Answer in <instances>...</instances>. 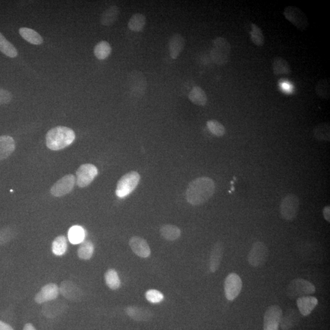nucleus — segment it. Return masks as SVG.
<instances>
[{
    "label": "nucleus",
    "instance_id": "c85d7f7f",
    "mask_svg": "<svg viewBox=\"0 0 330 330\" xmlns=\"http://www.w3.org/2000/svg\"><path fill=\"white\" fill-rule=\"evenodd\" d=\"M146 24V17L141 13L132 15L128 23L129 29L134 32H140L144 29Z\"/></svg>",
    "mask_w": 330,
    "mask_h": 330
},
{
    "label": "nucleus",
    "instance_id": "2f4dec72",
    "mask_svg": "<svg viewBox=\"0 0 330 330\" xmlns=\"http://www.w3.org/2000/svg\"><path fill=\"white\" fill-rule=\"evenodd\" d=\"M0 52L9 58H14L18 55L17 49L0 33Z\"/></svg>",
    "mask_w": 330,
    "mask_h": 330
},
{
    "label": "nucleus",
    "instance_id": "2eb2a0df",
    "mask_svg": "<svg viewBox=\"0 0 330 330\" xmlns=\"http://www.w3.org/2000/svg\"><path fill=\"white\" fill-rule=\"evenodd\" d=\"M127 316L135 321L145 322L153 318L154 314L148 308L137 306H129L126 308Z\"/></svg>",
    "mask_w": 330,
    "mask_h": 330
},
{
    "label": "nucleus",
    "instance_id": "4468645a",
    "mask_svg": "<svg viewBox=\"0 0 330 330\" xmlns=\"http://www.w3.org/2000/svg\"><path fill=\"white\" fill-rule=\"evenodd\" d=\"M60 294V288L54 283H49L42 288L35 295L34 300L37 303L42 304L45 302L55 300Z\"/></svg>",
    "mask_w": 330,
    "mask_h": 330
},
{
    "label": "nucleus",
    "instance_id": "f8f14e48",
    "mask_svg": "<svg viewBox=\"0 0 330 330\" xmlns=\"http://www.w3.org/2000/svg\"><path fill=\"white\" fill-rule=\"evenodd\" d=\"M242 281L238 274L231 273L226 277L224 284L225 296L227 300H234L239 296L242 289Z\"/></svg>",
    "mask_w": 330,
    "mask_h": 330
},
{
    "label": "nucleus",
    "instance_id": "e433bc0d",
    "mask_svg": "<svg viewBox=\"0 0 330 330\" xmlns=\"http://www.w3.org/2000/svg\"><path fill=\"white\" fill-rule=\"evenodd\" d=\"M17 235V229L12 226H8L0 229V245L8 244Z\"/></svg>",
    "mask_w": 330,
    "mask_h": 330
},
{
    "label": "nucleus",
    "instance_id": "39448f33",
    "mask_svg": "<svg viewBox=\"0 0 330 330\" xmlns=\"http://www.w3.org/2000/svg\"><path fill=\"white\" fill-rule=\"evenodd\" d=\"M140 179L141 177L136 171H130L124 174L117 183L116 192H115L117 197L124 198L131 194L138 186Z\"/></svg>",
    "mask_w": 330,
    "mask_h": 330
},
{
    "label": "nucleus",
    "instance_id": "58836bf2",
    "mask_svg": "<svg viewBox=\"0 0 330 330\" xmlns=\"http://www.w3.org/2000/svg\"><path fill=\"white\" fill-rule=\"evenodd\" d=\"M145 297L148 301L154 304L159 303L164 299L163 294L155 289H151V290L146 292Z\"/></svg>",
    "mask_w": 330,
    "mask_h": 330
},
{
    "label": "nucleus",
    "instance_id": "f257e3e1",
    "mask_svg": "<svg viewBox=\"0 0 330 330\" xmlns=\"http://www.w3.org/2000/svg\"><path fill=\"white\" fill-rule=\"evenodd\" d=\"M216 191L214 180L208 177H201L189 183L186 191V201L197 206L205 203L213 197Z\"/></svg>",
    "mask_w": 330,
    "mask_h": 330
},
{
    "label": "nucleus",
    "instance_id": "6e6552de",
    "mask_svg": "<svg viewBox=\"0 0 330 330\" xmlns=\"http://www.w3.org/2000/svg\"><path fill=\"white\" fill-rule=\"evenodd\" d=\"M283 14L286 19L290 21L298 30L304 31L309 26V21L307 15L296 6H288L285 9Z\"/></svg>",
    "mask_w": 330,
    "mask_h": 330
},
{
    "label": "nucleus",
    "instance_id": "f704fd0d",
    "mask_svg": "<svg viewBox=\"0 0 330 330\" xmlns=\"http://www.w3.org/2000/svg\"><path fill=\"white\" fill-rule=\"evenodd\" d=\"M250 37L252 42L257 46H262L265 43V37L262 30L255 23L251 25Z\"/></svg>",
    "mask_w": 330,
    "mask_h": 330
},
{
    "label": "nucleus",
    "instance_id": "ea45409f",
    "mask_svg": "<svg viewBox=\"0 0 330 330\" xmlns=\"http://www.w3.org/2000/svg\"><path fill=\"white\" fill-rule=\"evenodd\" d=\"M12 99V95L7 90L0 89V105L8 104Z\"/></svg>",
    "mask_w": 330,
    "mask_h": 330
},
{
    "label": "nucleus",
    "instance_id": "b1692460",
    "mask_svg": "<svg viewBox=\"0 0 330 330\" xmlns=\"http://www.w3.org/2000/svg\"><path fill=\"white\" fill-rule=\"evenodd\" d=\"M188 98L193 104L201 107L206 105L207 102L206 93L199 86L193 88L189 93Z\"/></svg>",
    "mask_w": 330,
    "mask_h": 330
},
{
    "label": "nucleus",
    "instance_id": "393cba45",
    "mask_svg": "<svg viewBox=\"0 0 330 330\" xmlns=\"http://www.w3.org/2000/svg\"><path fill=\"white\" fill-rule=\"evenodd\" d=\"M272 66L273 74L275 76L289 75L292 73L290 64L281 57H278L274 58Z\"/></svg>",
    "mask_w": 330,
    "mask_h": 330
},
{
    "label": "nucleus",
    "instance_id": "a878e982",
    "mask_svg": "<svg viewBox=\"0 0 330 330\" xmlns=\"http://www.w3.org/2000/svg\"><path fill=\"white\" fill-rule=\"evenodd\" d=\"M19 33L25 40L33 45H40L43 43V40L42 36L36 31L29 28H21Z\"/></svg>",
    "mask_w": 330,
    "mask_h": 330
},
{
    "label": "nucleus",
    "instance_id": "ddd939ff",
    "mask_svg": "<svg viewBox=\"0 0 330 330\" xmlns=\"http://www.w3.org/2000/svg\"><path fill=\"white\" fill-rule=\"evenodd\" d=\"M129 85L130 91L135 96H142L145 95L147 82L146 79L141 72L135 70L130 73Z\"/></svg>",
    "mask_w": 330,
    "mask_h": 330
},
{
    "label": "nucleus",
    "instance_id": "dca6fc26",
    "mask_svg": "<svg viewBox=\"0 0 330 330\" xmlns=\"http://www.w3.org/2000/svg\"><path fill=\"white\" fill-rule=\"evenodd\" d=\"M60 292L68 300L79 301L83 297V291L76 284L70 281L61 283Z\"/></svg>",
    "mask_w": 330,
    "mask_h": 330
},
{
    "label": "nucleus",
    "instance_id": "1a4fd4ad",
    "mask_svg": "<svg viewBox=\"0 0 330 330\" xmlns=\"http://www.w3.org/2000/svg\"><path fill=\"white\" fill-rule=\"evenodd\" d=\"M98 174L97 167L94 164L86 163L81 165L76 172V183L80 188L91 184Z\"/></svg>",
    "mask_w": 330,
    "mask_h": 330
},
{
    "label": "nucleus",
    "instance_id": "423d86ee",
    "mask_svg": "<svg viewBox=\"0 0 330 330\" xmlns=\"http://www.w3.org/2000/svg\"><path fill=\"white\" fill-rule=\"evenodd\" d=\"M299 208L300 199L295 194H288L282 199L279 206V211L282 219L289 222L296 219Z\"/></svg>",
    "mask_w": 330,
    "mask_h": 330
},
{
    "label": "nucleus",
    "instance_id": "5701e85b",
    "mask_svg": "<svg viewBox=\"0 0 330 330\" xmlns=\"http://www.w3.org/2000/svg\"><path fill=\"white\" fill-rule=\"evenodd\" d=\"M120 9L116 6H112L105 10L101 16V23L104 26H111L116 22L120 15Z\"/></svg>",
    "mask_w": 330,
    "mask_h": 330
},
{
    "label": "nucleus",
    "instance_id": "4be33fe9",
    "mask_svg": "<svg viewBox=\"0 0 330 330\" xmlns=\"http://www.w3.org/2000/svg\"><path fill=\"white\" fill-rule=\"evenodd\" d=\"M160 232L162 238L167 241L173 242L181 236V230L173 225H164L161 227Z\"/></svg>",
    "mask_w": 330,
    "mask_h": 330
},
{
    "label": "nucleus",
    "instance_id": "a19ab883",
    "mask_svg": "<svg viewBox=\"0 0 330 330\" xmlns=\"http://www.w3.org/2000/svg\"><path fill=\"white\" fill-rule=\"evenodd\" d=\"M323 216L324 219L328 222H330V207L329 205H326L323 208Z\"/></svg>",
    "mask_w": 330,
    "mask_h": 330
},
{
    "label": "nucleus",
    "instance_id": "0eeeda50",
    "mask_svg": "<svg viewBox=\"0 0 330 330\" xmlns=\"http://www.w3.org/2000/svg\"><path fill=\"white\" fill-rule=\"evenodd\" d=\"M269 254L266 244L261 242H255L248 255V263L254 267L263 266L267 262Z\"/></svg>",
    "mask_w": 330,
    "mask_h": 330
},
{
    "label": "nucleus",
    "instance_id": "bb28decb",
    "mask_svg": "<svg viewBox=\"0 0 330 330\" xmlns=\"http://www.w3.org/2000/svg\"><path fill=\"white\" fill-rule=\"evenodd\" d=\"M314 138L318 141L329 142L330 126L328 123L318 124L313 129Z\"/></svg>",
    "mask_w": 330,
    "mask_h": 330
},
{
    "label": "nucleus",
    "instance_id": "72a5a7b5",
    "mask_svg": "<svg viewBox=\"0 0 330 330\" xmlns=\"http://www.w3.org/2000/svg\"><path fill=\"white\" fill-rule=\"evenodd\" d=\"M111 53V45L107 41L99 42L94 49L95 55L100 60H104L107 59L110 55Z\"/></svg>",
    "mask_w": 330,
    "mask_h": 330
},
{
    "label": "nucleus",
    "instance_id": "20e7f679",
    "mask_svg": "<svg viewBox=\"0 0 330 330\" xmlns=\"http://www.w3.org/2000/svg\"><path fill=\"white\" fill-rule=\"evenodd\" d=\"M315 292L316 287L313 283L302 278L292 280L287 288V295L291 299L310 296L315 293Z\"/></svg>",
    "mask_w": 330,
    "mask_h": 330
},
{
    "label": "nucleus",
    "instance_id": "9d476101",
    "mask_svg": "<svg viewBox=\"0 0 330 330\" xmlns=\"http://www.w3.org/2000/svg\"><path fill=\"white\" fill-rule=\"evenodd\" d=\"M282 317V310L277 305L267 308L264 316V330H278Z\"/></svg>",
    "mask_w": 330,
    "mask_h": 330
},
{
    "label": "nucleus",
    "instance_id": "6ab92c4d",
    "mask_svg": "<svg viewBox=\"0 0 330 330\" xmlns=\"http://www.w3.org/2000/svg\"><path fill=\"white\" fill-rule=\"evenodd\" d=\"M317 298L312 296H305L297 299L298 310L301 315L309 316L318 304Z\"/></svg>",
    "mask_w": 330,
    "mask_h": 330
},
{
    "label": "nucleus",
    "instance_id": "4c0bfd02",
    "mask_svg": "<svg viewBox=\"0 0 330 330\" xmlns=\"http://www.w3.org/2000/svg\"><path fill=\"white\" fill-rule=\"evenodd\" d=\"M207 127L210 132L215 136L222 137L225 135V126L216 120H210L207 122Z\"/></svg>",
    "mask_w": 330,
    "mask_h": 330
},
{
    "label": "nucleus",
    "instance_id": "c756f323",
    "mask_svg": "<svg viewBox=\"0 0 330 330\" xmlns=\"http://www.w3.org/2000/svg\"><path fill=\"white\" fill-rule=\"evenodd\" d=\"M67 250V242L66 237L60 235L56 238L52 243V250L56 256H63Z\"/></svg>",
    "mask_w": 330,
    "mask_h": 330
},
{
    "label": "nucleus",
    "instance_id": "9b49d317",
    "mask_svg": "<svg viewBox=\"0 0 330 330\" xmlns=\"http://www.w3.org/2000/svg\"><path fill=\"white\" fill-rule=\"evenodd\" d=\"M76 183V177L73 174H67L54 183L51 194L55 197H63L73 191Z\"/></svg>",
    "mask_w": 330,
    "mask_h": 330
},
{
    "label": "nucleus",
    "instance_id": "7ed1b4c3",
    "mask_svg": "<svg viewBox=\"0 0 330 330\" xmlns=\"http://www.w3.org/2000/svg\"><path fill=\"white\" fill-rule=\"evenodd\" d=\"M231 52V46L228 40L219 37L214 40L210 57L215 63L219 66L226 65L229 61Z\"/></svg>",
    "mask_w": 330,
    "mask_h": 330
},
{
    "label": "nucleus",
    "instance_id": "c9c22d12",
    "mask_svg": "<svg viewBox=\"0 0 330 330\" xmlns=\"http://www.w3.org/2000/svg\"><path fill=\"white\" fill-rule=\"evenodd\" d=\"M316 92L319 98L329 100L330 98V86L329 81L326 79L320 80L317 83Z\"/></svg>",
    "mask_w": 330,
    "mask_h": 330
},
{
    "label": "nucleus",
    "instance_id": "473e14b6",
    "mask_svg": "<svg viewBox=\"0 0 330 330\" xmlns=\"http://www.w3.org/2000/svg\"><path fill=\"white\" fill-rule=\"evenodd\" d=\"M106 285L111 290H117L121 286V280L116 270L109 269L105 274Z\"/></svg>",
    "mask_w": 330,
    "mask_h": 330
},
{
    "label": "nucleus",
    "instance_id": "f03ea898",
    "mask_svg": "<svg viewBox=\"0 0 330 330\" xmlns=\"http://www.w3.org/2000/svg\"><path fill=\"white\" fill-rule=\"evenodd\" d=\"M76 139V133L68 127L58 126L49 130L45 136L48 148L52 151H60L70 146Z\"/></svg>",
    "mask_w": 330,
    "mask_h": 330
},
{
    "label": "nucleus",
    "instance_id": "cd10ccee",
    "mask_svg": "<svg viewBox=\"0 0 330 330\" xmlns=\"http://www.w3.org/2000/svg\"><path fill=\"white\" fill-rule=\"evenodd\" d=\"M85 238V231L82 226H74L71 227L68 232V241L72 244H81Z\"/></svg>",
    "mask_w": 330,
    "mask_h": 330
},
{
    "label": "nucleus",
    "instance_id": "f3484780",
    "mask_svg": "<svg viewBox=\"0 0 330 330\" xmlns=\"http://www.w3.org/2000/svg\"><path fill=\"white\" fill-rule=\"evenodd\" d=\"M129 244L136 256L142 258H147L150 256L151 248L145 239L138 236H134L130 239Z\"/></svg>",
    "mask_w": 330,
    "mask_h": 330
},
{
    "label": "nucleus",
    "instance_id": "c03bdc74",
    "mask_svg": "<svg viewBox=\"0 0 330 330\" xmlns=\"http://www.w3.org/2000/svg\"><path fill=\"white\" fill-rule=\"evenodd\" d=\"M282 86L283 89H285V90H289V85H288V84L283 83Z\"/></svg>",
    "mask_w": 330,
    "mask_h": 330
},
{
    "label": "nucleus",
    "instance_id": "37998d69",
    "mask_svg": "<svg viewBox=\"0 0 330 330\" xmlns=\"http://www.w3.org/2000/svg\"><path fill=\"white\" fill-rule=\"evenodd\" d=\"M23 330H36L35 328L34 327V326L32 323H27L26 325L24 326Z\"/></svg>",
    "mask_w": 330,
    "mask_h": 330
},
{
    "label": "nucleus",
    "instance_id": "7c9ffc66",
    "mask_svg": "<svg viewBox=\"0 0 330 330\" xmlns=\"http://www.w3.org/2000/svg\"><path fill=\"white\" fill-rule=\"evenodd\" d=\"M95 247L91 241H86L81 243L77 254L80 260H89L93 256Z\"/></svg>",
    "mask_w": 330,
    "mask_h": 330
},
{
    "label": "nucleus",
    "instance_id": "a211bd4d",
    "mask_svg": "<svg viewBox=\"0 0 330 330\" xmlns=\"http://www.w3.org/2000/svg\"><path fill=\"white\" fill-rule=\"evenodd\" d=\"M224 245L222 242H218L215 244L210 252L209 269L211 273L219 270L223 260Z\"/></svg>",
    "mask_w": 330,
    "mask_h": 330
},
{
    "label": "nucleus",
    "instance_id": "412c9836",
    "mask_svg": "<svg viewBox=\"0 0 330 330\" xmlns=\"http://www.w3.org/2000/svg\"><path fill=\"white\" fill-rule=\"evenodd\" d=\"M15 143L12 137L8 135L0 136V161L8 158L13 153Z\"/></svg>",
    "mask_w": 330,
    "mask_h": 330
},
{
    "label": "nucleus",
    "instance_id": "79ce46f5",
    "mask_svg": "<svg viewBox=\"0 0 330 330\" xmlns=\"http://www.w3.org/2000/svg\"><path fill=\"white\" fill-rule=\"evenodd\" d=\"M0 330H14V329L8 323L0 321Z\"/></svg>",
    "mask_w": 330,
    "mask_h": 330
},
{
    "label": "nucleus",
    "instance_id": "aec40b11",
    "mask_svg": "<svg viewBox=\"0 0 330 330\" xmlns=\"http://www.w3.org/2000/svg\"><path fill=\"white\" fill-rule=\"evenodd\" d=\"M185 45V40L181 34H175L170 40L169 51L171 57L176 60L183 51Z\"/></svg>",
    "mask_w": 330,
    "mask_h": 330
}]
</instances>
